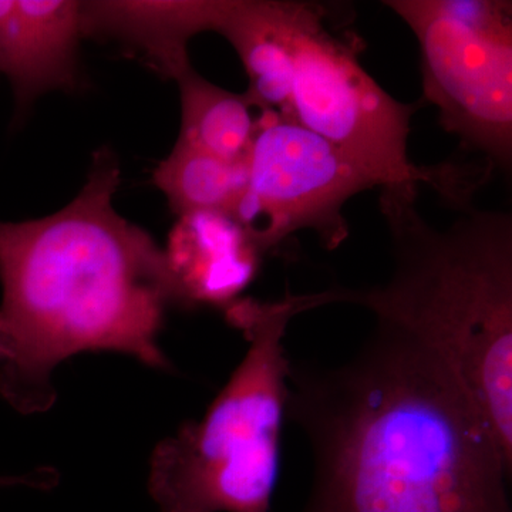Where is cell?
I'll list each match as a JSON object with an SVG mask.
<instances>
[{"mask_svg": "<svg viewBox=\"0 0 512 512\" xmlns=\"http://www.w3.org/2000/svg\"><path fill=\"white\" fill-rule=\"evenodd\" d=\"M286 419L311 447L301 512H512V464L467 393L390 323L340 365L289 357Z\"/></svg>", "mask_w": 512, "mask_h": 512, "instance_id": "cell-1", "label": "cell"}, {"mask_svg": "<svg viewBox=\"0 0 512 512\" xmlns=\"http://www.w3.org/2000/svg\"><path fill=\"white\" fill-rule=\"evenodd\" d=\"M120 180L116 154L100 148L62 210L0 221V396L20 413L52 406L53 370L77 353L168 365L157 339L177 295L163 249L114 208Z\"/></svg>", "mask_w": 512, "mask_h": 512, "instance_id": "cell-2", "label": "cell"}, {"mask_svg": "<svg viewBox=\"0 0 512 512\" xmlns=\"http://www.w3.org/2000/svg\"><path fill=\"white\" fill-rule=\"evenodd\" d=\"M392 275L366 289H330L433 350L512 464V217L466 207L446 228L419 210V185L380 188Z\"/></svg>", "mask_w": 512, "mask_h": 512, "instance_id": "cell-3", "label": "cell"}, {"mask_svg": "<svg viewBox=\"0 0 512 512\" xmlns=\"http://www.w3.org/2000/svg\"><path fill=\"white\" fill-rule=\"evenodd\" d=\"M322 295L239 299L225 309L248 350L227 386L197 421H187L151 456L150 493L160 512H271L281 466L288 399L284 339L295 316Z\"/></svg>", "mask_w": 512, "mask_h": 512, "instance_id": "cell-4", "label": "cell"}, {"mask_svg": "<svg viewBox=\"0 0 512 512\" xmlns=\"http://www.w3.org/2000/svg\"><path fill=\"white\" fill-rule=\"evenodd\" d=\"M318 3L306 2L295 39L288 101L282 119L325 138L359 165L377 187L429 184L444 200L466 205L484 183L481 170L409 157L410 123L420 104L390 96L357 59V50L325 25Z\"/></svg>", "mask_w": 512, "mask_h": 512, "instance_id": "cell-5", "label": "cell"}, {"mask_svg": "<svg viewBox=\"0 0 512 512\" xmlns=\"http://www.w3.org/2000/svg\"><path fill=\"white\" fill-rule=\"evenodd\" d=\"M420 46L424 100L461 147L512 164V3L384 0Z\"/></svg>", "mask_w": 512, "mask_h": 512, "instance_id": "cell-6", "label": "cell"}, {"mask_svg": "<svg viewBox=\"0 0 512 512\" xmlns=\"http://www.w3.org/2000/svg\"><path fill=\"white\" fill-rule=\"evenodd\" d=\"M247 165L234 220L264 255L302 229L315 231L323 248L340 247L349 237L346 202L377 187L325 138L272 111H261Z\"/></svg>", "mask_w": 512, "mask_h": 512, "instance_id": "cell-7", "label": "cell"}, {"mask_svg": "<svg viewBox=\"0 0 512 512\" xmlns=\"http://www.w3.org/2000/svg\"><path fill=\"white\" fill-rule=\"evenodd\" d=\"M83 36V2L0 0V74L19 111L42 94L79 86Z\"/></svg>", "mask_w": 512, "mask_h": 512, "instance_id": "cell-8", "label": "cell"}, {"mask_svg": "<svg viewBox=\"0 0 512 512\" xmlns=\"http://www.w3.org/2000/svg\"><path fill=\"white\" fill-rule=\"evenodd\" d=\"M177 302L227 309L252 284L264 252L229 215H181L163 249Z\"/></svg>", "mask_w": 512, "mask_h": 512, "instance_id": "cell-9", "label": "cell"}, {"mask_svg": "<svg viewBox=\"0 0 512 512\" xmlns=\"http://www.w3.org/2000/svg\"><path fill=\"white\" fill-rule=\"evenodd\" d=\"M222 9L224 0L83 2V32L126 43L158 73L177 80L192 66L188 56L192 37L215 32Z\"/></svg>", "mask_w": 512, "mask_h": 512, "instance_id": "cell-10", "label": "cell"}, {"mask_svg": "<svg viewBox=\"0 0 512 512\" xmlns=\"http://www.w3.org/2000/svg\"><path fill=\"white\" fill-rule=\"evenodd\" d=\"M306 2L225 0L217 30L248 76L245 96L259 111L281 116L292 73L293 39Z\"/></svg>", "mask_w": 512, "mask_h": 512, "instance_id": "cell-11", "label": "cell"}, {"mask_svg": "<svg viewBox=\"0 0 512 512\" xmlns=\"http://www.w3.org/2000/svg\"><path fill=\"white\" fill-rule=\"evenodd\" d=\"M175 82L181 96L177 141L229 163H245L258 133L261 111L245 94L208 82L192 66Z\"/></svg>", "mask_w": 512, "mask_h": 512, "instance_id": "cell-12", "label": "cell"}, {"mask_svg": "<svg viewBox=\"0 0 512 512\" xmlns=\"http://www.w3.org/2000/svg\"><path fill=\"white\" fill-rule=\"evenodd\" d=\"M171 210L181 215L218 212L234 218L248 184V165L229 163L177 141L153 174Z\"/></svg>", "mask_w": 512, "mask_h": 512, "instance_id": "cell-13", "label": "cell"}, {"mask_svg": "<svg viewBox=\"0 0 512 512\" xmlns=\"http://www.w3.org/2000/svg\"><path fill=\"white\" fill-rule=\"evenodd\" d=\"M50 477L52 474L49 471H46L45 474H35V476H26V477H0V487H6V485H18V484H28V485H47L50 483Z\"/></svg>", "mask_w": 512, "mask_h": 512, "instance_id": "cell-14", "label": "cell"}]
</instances>
